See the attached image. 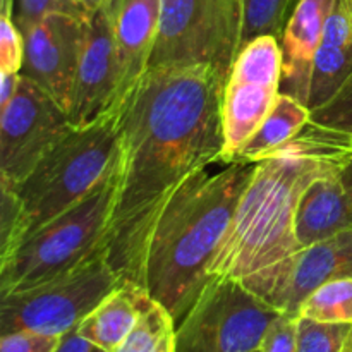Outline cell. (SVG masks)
Here are the masks:
<instances>
[{
  "instance_id": "6da1fadb",
  "label": "cell",
  "mask_w": 352,
  "mask_h": 352,
  "mask_svg": "<svg viewBox=\"0 0 352 352\" xmlns=\"http://www.w3.org/2000/svg\"><path fill=\"white\" fill-rule=\"evenodd\" d=\"M226 79L208 65L148 69L120 109L117 196L105 253L134 282L148 234L175 192L223 162Z\"/></svg>"
},
{
  "instance_id": "7a4b0ae2",
  "label": "cell",
  "mask_w": 352,
  "mask_h": 352,
  "mask_svg": "<svg viewBox=\"0 0 352 352\" xmlns=\"http://www.w3.org/2000/svg\"><path fill=\"white\" fill-rule=\"evenodd\" d=\"M352 155L346 134L309 122L289 143L256 162L230 226L208 268L265 299L275 275L302 250L296 212L308 186L342 170Z\"/></svg>"
},
{
  "instance_id": "3957f363",
  "label": "cell",
  "mask_w": 352,
  "mask_h": 352,
  "mask_svg": "<svg viewBox=\"0 0 352 352\" xmlns=\"http://www.w3.org/2000/svg\"><path fill=\"white\" fill-rule=\"evenodd\" d=\"M256 164L236 160L192 175L148 234L134 284L164 306L175 325L210 280L208 268Z\"/></svg>"
},
{
  "instance_id": "277c9868",
  "label": "cell",
  "mask_w": 352,
  "mask_h": 352,
  "mask_svg": "<svg viewBox=\"0 0 352 352\" xmlns=\"http://www.w3.org/2000/svg\"><path fill=\"white\" fill-rule=\"evenodd\" d=\"M119 131L120 110L85 127L71 124L23 181L14 186L0 182L12 189L19 206V229L9 253L31 232L85 199L116 168Z\"/></svg>"
},
{
  "instance_id": "5b68a950",
  "label": "cell",
  "mask_w": 352,
  "mask_h": 352,
  "mask_svg": "<svg viewBox=\"0 0 352 352\" xmlns=\"http://www.w3.org/2000/svg\"><path fill=\"white\" fill-rule=\"evenodd\" d=\"M117 165L85 199L31 232L0 260V296L41 284L105 251L117 196Z\"/></svg>"
},
{
  "instance_id": "8992f818",
  "label": "cell",
  "mask_w": 352,
  "mask_h": 352,
  "mask_svg": "<svg viewBox=\"0 0 352 352\" xmlns=\"http://www.w3.org/2000/svg\"><path fill=\"white\" fill-rule=\"evenodd\" d=\"M124 282L100 251L41 284L0 296V336L28 330L64 337Z\"/></svg>"
},
{
  "instance_id": "52a82bcc",
  "label": "cell",
  "mask_w": 352,
  "mask_h": 352,
  "mask_svg": "<svg viewBox=\"0 0 352 352\" xmlns=\"http://www.w3.org/2000/svg\"><path fill=\"white\" fill-rule=\"evenodd\" d=\"M243 0H160L150 67L208 65L227 81L243 41Z\"/></svg>"
},
{
  "instance_id": "ba28073f",
  "label": "cell",
  "mask_w": 352,
  "mask_h": 352,
  "mask_svg": "<svg viewBox=\"0 0 352 352\" xmlns=\"http://www.w3.org/2000/svg\"><path fill=\"white\" fill-rule=\"evenodd\" d=\"M280 313L243 282L212 277L175 325V352H258Z\"/></svg>"
},
{
  "instance_id": "9c48e42d",
  "label": "cell",
  "mask_w": 352,
  "mask_h": 352,
  "mask_svg": "<svg viewBox=\"0 0 352 352\" xmlns=\"http://www.w3.org/2000/svg\"><path fill=\"white\" fill-rule=\"evenodd\" d=\"M280 40L263 34L248 41L237 54L222 95L226 148L223 162H236L241 148L256 133L280 95Z\"/></svg>"
},
{
  "instance_id": "30bf717a",
  "label": "cell",
  "mask_w": 352,
  "mask_h": 352,
  "mask_svg": "<svg viewBox=\"0 0 352 352\" xmlns=\"http://www.w3.org/2000/svg\"><path fill=\"white\" fill-rule=\"evenodd\" d=\"M69 127L67 112L21 76L16 95L0 110V182L23 181Z\"/></svg>"
},
{
  "instance_id": "8fae6325",
  "label": "cell",
  "mask_w": 352,
  "mask_h": 352,
  "mask_svg": "<svg viewBox=\"0 0 352 352\" xmlns=\"http://www.w3.org/2000/svg\"><path fill=\"white\" fill-rule=\"evenodd\" d=\"M86 16L50 14L24 33L21 76L36 82L67 112L85 43Z\"/></svg>"
},
{
  "instance_id": "7c38bea8",
  "label": "cell",
  "mask_w": 352,
  "mask_h": 352,
  "mask_svg": "<svg viewBox=\"0 0 352 352\" xmlns=\"http://www.w3.org/2000/svg\"><path fill=\"white\" fill-rule=\"evenodd\" d=\"M86 31L69 107L72 126L85 127L119 109V58L113 17L105 10H89Z\"/></svg>"
},
{
  "instance_id": "4fadbf2b",
  "label": "cell",
  "mask_w": 352,
  "mask_h": 352,
  "mask_svg": "<svg viewBox=\"0 0 352 352\" xmlns=\"http://www.w3.org/2000/svg\"><path fill=\"white\" fill-rule=\"evenodd\" d=\"M352 277V230L302 248L275 275L265 301L282 313L299 315L301 305L320 285Z\"/></svg>"
},
{
  "instance_id": "5bb4252c",
  "label": "cell",
  "mask_w": 352,
  "mask_h": 352,
  "mask_svg": "<svg viewBox=\"0 0 352 352\" xmlns=\"http://www.w3.org/2000/svg\"><path fill=\"white\" fill-rule=\"evenodd\" d=\"M337 0H298L280 36L282 95L308 105L315 58Z\"/></svg>"
},
{
  "instance_id": "9a60e30c",
  "label": "cell",
  "mask_w": 352,
  "mask_h": 352,
  "mask_svg": "<svg viewBox=\"0 0 352 352\" xmlns=\"http://www.w3.org/2000/svg\"><path fill=\"white\" fill-rule=\"evenodd\" d=\"M119 58V109L151 64L160 28V0H122L113 19Z\"/></svg>"
},
{
  "instance_id": "2e32d148",
  "label": "cell",
  "mask_w": 352,
  "mask_h": 352,
  "mask_svg": "<svg viewBox=\"0 0 352 352\" xmlns=\"http://www.w3.org/2000/svg\"><path fill=\"white\" fill-rule=\"evenodd\" d=\"M352 230V195L340 172L316 179L301 196L296 212V237L301 248Z\"/></svg>"
},
{
  "instance_id": "e0dca14e",
  "label": "cell",
  "mask_w": 352,
  "mask_h": 352,
  "mask_svg": "<svg viewBox=\"0 0 352 352\" xmlns=\"http://www.w3.org/2000/svg\"><path fill=\"white\" fill-rule=\"evenodd\" d=\"M352 76V10L349 0H337L325 23L315 58L309 110L329 102Z\"/></svg>"
},
{
  "instance_id": "ac0fdd59",
  "label": "cell",
  "mask_w": 352,
  "mask_h": 352,
  "mask_svg": "<svg viewBox=\"0 0 352 352\" xmlns=\"http://www.w3.org/2000/svg\"><path fill=\"white\" fill-rule=\"evenodd\" d=\"M150 296L134 282L110 292L78 325V333L98 349L116 352L140 322Z\"/></svg>"
},
{
  "instance_id": "d6986e66",
  "label": "cell",
  "mask_w": 352,
  "mask_h": 352,
  "mask_svg": "<svg viewBox=\"0 0 352 352\" xmlns=\"http://www.w3.org/2000/svg\"><path fill=\"white\" fill-rule=\"evenodd\" d=\"M309 120H311V110L308 105L296 100L294 96L280 93L274 109L265 117L256 133L241 148L236 160L256 164L298 136L308 126Z\"/></svg>"
},
{
  "instance_id": "ffe728a7",
  "label": "cell",
  "mask_w": 352,
  "mask_h": 352,
  "mask_svg": "<svg viewBox=\"0 0 352 352\" xmlns=\"http://www.w3.org/2000/svg\"><path fill=\"white\" fill-rule=\"evenodd\" d=\"M116 352H175V320L150 299L138 325Z\"/></svg>"
},
{
  "instance_id": "44dd1931",
  "label": "cell",
  "mask_w": 352,
  "mask_h": 352,
  "mask_svg": "<svg viewBox=\"0 0 352 352\" xmlns=\"http://www.w3.org/2000/svg\"><path fill=\"white\" fill-rule=\"evenodd\" d=\"M299 316L327 323H352V277L320 285L302 302Z\"/></svg>"
},
{
  "instance_id": "7402d4cb",
  "label": "cell",
  "mask_w": 352,
  "mask_h": 352,
  "mask_svg": "<svg viewBox=\"0 0 352 352\" xmlns=\"http://www.w3.org/2000/svg\"><path fill=\"white\" fill-rule=\"evenodd\" d=\"M291 3L292 0H243L244 24L241 48L263 34H272L280 40L289 19Z\"/></svg>"
},
{
  "instance_id": "603a6c76",
  "label": "cell",
  "mask_w": 352,
  "mask_h": 352,
  "mask_svg": "<svg viewBox=\"0 0 352 352\" xmlns=\"http://www.w3.org/2000/svg\"><path fill=\"white\" fill-rule=\"evenodd\" d=\"M352 323H327L299 316L298 352H342Z\"/></svg>"
},
{
  "instance_id": "cb8c5ba5",
  "label": "cell",
  "mask_w": 352,
  "mask_h": 352,
  "mask_svg": "<svg viewBox=\"0 0 352 352\" xmlns=\"http://www.w3.org/2000/svg\"><path fill=\"white\" fill-rule=\"evenodd\" d=\"M309 122L339 131L352 143V76L329 102L311 110Z\"/></svg>"
},
{
  "instance_id": "d4e9b609",
  "label": "cell",
  "mask_w": 352,
  "mask_h": 352,
  "mask_svg": "<svg viewBox=\"0 0 352 352\" xmlns=\"http://www.w3.org/2000/svg\"><path fill=\"white\" fill-rule=\"evenodd\" d=\"M74 14V16H86L88 10L79 7L72 0H16L14 7V23L19 28L21 33H26L30 28L40 23L43 17L50 14Z\"/></svg>"
},
{
  "instance_id": "484cf974",
  "label": "cell",
  "mask_w": 352,
  "mask_h": 352,
  "mask_svg": "<svg viewBox=\"0 0 352 352\" xmlns=\"http://www.w3.org/2000/svg\"><path fill=\"white\" fill-rule=\"evenodd\" d=\"M24 60V34L14 23V14L0 12V72L19 74Z\"/></svg>"
},
{
  "instance_id": "4316f807",
  "label": "cell",
  "mask_w": 352,
  "mask_h": 352,
  "mask_svg": "<svg viewBox=\"0 0 352 352\" xmlns=\"http://www.w3.org/2000/svg\"><path fill=\"white\" fill-rule=\"evenodd\" d=\"M299 315L280 313L268 327L258 352H298Z\"/></svg>"
},
{
  "instance_id": "83f0119b",
  "label": "cell",
  "mask_w": 352,
  "mask_h": 352,
  "mask_svg": "<svg viewBox=\"0 0 352 352\" xmlns=\"http://www.w3.org/2000/svg\"><path fill=\"white\" fill-rule=\"evenodd\" d=\"M60 340L62 337L21 330L0 336V352H54Z\"/></svg>"
},
{
  "instance_id": "f1b7e54d",
  "label": "cell",
  "mask_w": 352,
  "mask_h": 352,
  "mask_svg": "<svg viewBox=\"0 0 352 352\" xmlns=\"http://www.w3.org/2000/svg\"><path fill=\"white\" fill-rule=\"evenodd\" d=\"M93 349H95V346L89 344L86 339H82L78 330L74 329L62 337L60 344L54 352H93Z\"/></svg>"
},
{
  "instance_id": "f546056e",
  "label": "cell",
  "mask_w": 352,
  "mask_h": 352,
  "mask_svg": "<svg viewBox=\"0 0 352 352\" xmlns=\"http://www.w3.org/2000/svg\"><path fill=\"white\" fill-rule=\"evenodd\" d=\"M21 74L14 72H0V110L12 100L19 86Z\"/></svg>"
},
{
  "instance_id": "4dcf8cb0",
  "label": "cell",
  "mask_w": 352,
  "mask_h": 352,
  "mask_svg": "<svg viewBox=\"0 0 352 352\" xmlns=\"http://www.w3.org/2000/svg\"><path fill=\"white\" fill-rule=\"evenodd\" d=\"M122 0H85L86 10H105L116 19V14L119 10Z\"/></svg>"
},
{
  "instance_id": "1f68e13d",
  "label": "cell",
  "mask_w": 352,
  "mask_h": 352,
  "mask_svg": "<svg viewBox=\"0 0 352 352\" xmlns=\"http://www.w3.org/2000/svg\"><path fill=\"white\" fill-rule=\"evenodd\" d=\"M340 179H342L344 186L349 189V192L352 195V155L347 158V162L344 164L342 170H340Z\"/></svg>"
},
{
  "instance_id": "d6a6232c",
  "label": "cell",
  "mask_w": 352,
  "mask_h": 352,
  "mask_svg": "<svg viewBox=\"0 0 352 352\" xmlns=\"http://www.w3.org/2000/svg\"><path fill=\"white\" fill-rule=\"evenodd\" d=\"M342 352H352V333H351L349 339H347V342H346V346H344Z\"/></svg>"
},
{
  "instance_id": "836d02e7",
  "label": "cell",
  "mask_w": 352,
  "mask_h": 352,
  "mask_svg": "<svg viewBox=\"0 0 352 352\" xmlns=\"http://www.w3.org/2000/svg\"><path fill=\"white\" fill-rule=\"evenodd\" d=\"M72 2H74V3H78L79 7H82V9L86 10V7H85V0H72Z\"/></svg>"
},
{
  "instance_id": "e575fe53",
  "label": "cell",
  "mask_w": 352,
  "mask_h": 352,
  "mask_svg": "<svg viewBox=\"0 0 352 352\" xmlns=\"http://www.w3.org/2000/svg\"><path fill=\"white\" fill-rule=\"evenodd\" d=\"M93 352H107V351H102V349H98V347H95V349H93Z\"/></svg>"
},
{
  "instance_id": "d590c367",
  "label": "cell",
  "mask_w": 352,
  "mask_h": 352,
  "mask_svg": "<svg viewBox=\"0 0 352 352\" xmlns=\"http://www.w3.org/2000/svg\"><path fill=\"white\" fill-rule=\"evenodd\" d=\"M349 2H351V10H352V0H349Z\"/></svg>"
}]
</instances>
